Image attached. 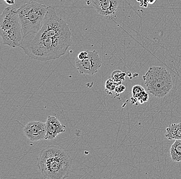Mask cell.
Returning <instances> with one entry per match:
<instances>
[{
    "instance_id": "6da1fadb",
    "label": "cell",
    "mask_w": 181,
    "mask_h": 179,
    "mask_svg": "<svg viewBox=\"0 0 181 179\" xmlns=\"http://www.w3.org/2000/svg\"><path fill=\"white\" fill-rule=\"evenodd\" d=\"M71 43L69 25L49 6L40 30L25 37L20 47L30 58L46 61L64 55Z\"/></svg>"
},
{
    "instance_id": "7a4b0ae2",
    "label": "cell",
    "mask_w": 181,
    "mask_h": 179,
    "mask_svg": "<svg viewBox=\"0 0 181 179\" xmlns=\"http://www.w3.org/2000/svg\"><path fill=\"white\" fill-rule=\"evenodd\" d=\"M73 159L69 153L56 146H49L41 152L38 166L45 179L68 178Z\"/></svg>"
},
{
    "instance_id": "3957f363",
    "label": "cell",
    "mask_w": 181,
    "mask_h": 179,
    "mask_svg": "<svg viewBox=\"0 0 181 179\" xmlns=\"http://www.w3.org/2000/svg\"><path fill=\"white\" fill-rule=\"evenodd\" d=\"M49 6L32 2L26 3L18 9L23 38L40 30Z\"/></svg>"
},
{
    "instance_id": "277c9868",
    "label": "cell",
    "mask_w": 181,
    "mask_h": 179,
    "mask_svg": "<svg viewBox=\"0 0 181 179\" xmlns=\"http://www.w3.org/2000/svg\"><path fill=\"white\" fill-rule=\"evenodd\" d=\"M17 10L11 6L7 7L0 16V35L3 44L14 48L20 47L23 40Z\"/></svg>"
},
{
    "instance_id": "5b68a950",
    "label": "cell",
    "mask_w": 181,
    "mask_h": 179,
    "mask_svg": "<svg viewBox=\"0 0 181 179\" xmlns=\"http://www.w3.org/2000/svg\"><path fill=\"white\" fill-rule=\"evenodd\" d=\"M148 91L153 96L163 98L172 89L173 81L169 72L164 67L152 66L143 77Z\"/></svg>"
},
{
    "instance_id": "8992f818",
    "label": "cell",
    "mask_w": 181,
    "mask_h": 179,
    "mask_svg": "<svg viewBox=\"0 0 181 179\" xmlns=\"http://www.w3.org/2000/svg\"><path fill=\"white\" fill-rule=\"evenodd\" d=\"M87 58L80 60L76 58V66L80 74L94 75L96 73L102 65V60L95 50H88Z\"/></svg>"
},
{
    "instance_id": "52a82bcc",
    "label": "cell",
    "mask_w": 181,
    "mask_h": 179,
    "mask_svg": "<svg viewBox=\"0 0 181 179\" xmlns=\"http://www.w3.org/2000/svg\"><path fill=\"white\" fill-rule=\"evenodd\" d=\"M26 137L32 141H38L45 138L47 134L46 122L31 121L28 122L24 128Z\"/></svg>"
},
{
    "instance_id": "ba28073f",
    "label": "cell",
    "mask_w": 181,
    "mask_h": 179,
    "mask_svg": "<svg viewBox=\"0 0 181 179\" xmlns=\"http://www.w3.org/2000/svg\"><path fill=\"white\" fill-rule=\"evenodd\" d=\"M118 0H92V4L98 14L109 16L115 13L118 9Z\"/></svg>"
},
{
    "instance_id": "9c48e42d",
    "label": "cell",
    "mask_w": 181,
    "mask_h": 179,
    "mask_svg": "<svg viewBox=\"0 0 181 179\" xmlns=\"http://www.w3.org/2000/svg\"><path fill=\"white\" fill-rule=\"evenodd\" d=\"M47 134L45 138L53 140L58 135L66 132V126L55 116H49L46 122Z\"/></svg>"
},
{
    "instance_id": "30bf717a",
    "label": "cell",
    "mask_w": 181,
    "mask_h": 179,
    "mask_svg": "<svg viewBox=\"0 0 181 179\" xmlns=\"http://www.w3.org/2000/svg\"><path fill=\"white\" fill-rule=\"evenodd\" d=\"M165 137L168 139H181V122L172 124L166 129Z\"/></svg>"
},
{
    "instance_id": "8fae6325",
    "label": "cell",
    "mask_w": 181,
    "mask_h": 179,
    "mask_svg": "<svg viewBox=\"0 0 181 179\" xmlns=\"http://www.w3.org/2000/svg\"><path fill=\"white\" fill-rule=\"evenodd\" d=\"M170 153L172 160L174 162H181V139H176L171 146Z\"/></svg>"
},
{
    "instance_id": "7c38bea8",
    "label": "cell",
    "mask_w": 181,
    "mask_h": 179,
    "mask_svg": "<svg viewBox=\"0 0 181 179\" xmlns=\"http://www.w3.org/2000/svg\"><path fill=\"white\" fill-rule=\"evenodd\" d=\"M144 91H145V90L142 86L136 85L133 87L132 89V98L131 99L132 104H133L137 102V99Z\"/></svg>"
},
{
    "instance_id": "4fadbf2b",
    "label": "cell",
    "mask_w": 181,
    "mask_h": 179,
    "mask_svg": "<svg viewBox=\"0 0 181 179\" xmlns=\"http://www.w3.org/2000/svg\"><path fill=\"white\" fill-rule=\"evenodd\" d=\"M127 73L119 70H116L113 72L111 75V79L113 81L118 84H121L125 80Z\"/></svg>"
},
{
    "instance_id": "5bb4252c",
    "label": "cell",
    "mask_w": 181,
    "mask_h": 179,
    "mask_svg": "<svg viewBox=\"0 0 181 179\" xmlns=\"http://www.w3.org/2000/svg\"><path fill=\"white\" fill-rule=\"evenodd\" d=\"M118 84L114 82L112 79L107 80L105 85L106 91L107 92V94H112L113 91L115 90L116 86Z\"/></svg>"
},
{
    "instance_id": "9a60e30c",
    "label": "cell",
    "mask_w": 181,
    "mask_h": 179,
    "mask_svg": "<svg viewBox=\"0 0 181 179\" xmlns=\"http://www.w3.org/2000/svg\"><path fill=\"white\" fill-rule=\"evenodd\" d=\"M148 99H149L148 94L146 92V91H144L137 99V102H139L140 104H143L145 102H147Z\"/></svg>"
},
{
    "instance_id": "2e32d148",
    "label": "cell",
    "mask_w": 181,
    "mask_h": 179,
    "mask_svg": "<svg viewBox=\"0 0 181 179\" xmlns=\"http://www.w3.org/2000/svg\"><path fill=\"white\" fill-rule=\"evenodd\" d=\"M125 90H126V86L122 84H119L116 86L114 91H115V94L118 96L119 94L123 93Z\"/></svg>"
},
{
    "instance_id": "e0dca14e",
    "label": "cell",
    "mask_w": 181,
    "mask_h": 179,
    "mask_svg": "<svg viewBox=\"0 0 181 179\" xmlns=\"http://www.w3.org/2000/svg\"><path fill=\"white\" fill-rule=\"evenodd\" d=\"M88 55H89L88 50H85V51H83L80 52L78 54L76 58H78V59H80V60H82V59H84L87 58L88 57Z\"/></svg>"
},
{
    "instance_id": "ac0fdd59",
    "label": "cell",
    "mask_w": 181,
    "mask_h": 179,
    "mask_svg": "<svg viewBox=\"0 0 181 179\" xmlns=\"http://www.w3.org/2000/svg\"><path fill=\"white\" fill-rule=\"evenodd\" d=\"M6 3H7L8 5H14L15 3V0H4Z\"/></svg>"
},
{
    "instance_id": "d6986e66",
    "label": "cell",
    "mask_w": 181,
    "mask_h": 179,
    "mask_svg": "<svg viewBox=\"0 0 181 179\" xmlns=\"http://www.w3.org/2000/svg\"><path fill=\"white\" fill-rule=\"evenodd\" d=\"M146 1L148 2V3L151 4H153L156 1V0H146Z\"/></svg>"
}]
</instances>
